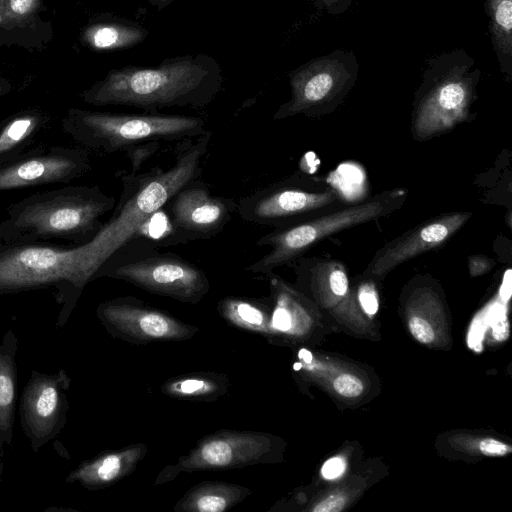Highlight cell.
Wrapping results in <instances>:
<instances>
[{
    "label": "cell",
    "instance_id": "cell-1",
    "mask_svg": "<svg viewBox=\"0 0 512 512\" xmlns=\"http://www.w3.org/2000/svg\"><path fill=\"white\" fill-rule=\"evenodd\" d=\"M116 198L98 186H62L31 194L12 204L0 222L1 244L82 245L92 240L114 209Z\"/></svg>",
    "mask_w": 512,
    "mask_h": 512
},
{
    "label": "cell",
    "instance_id": "cell-2",
    "mask_svg": "<svg viewBox=\"0 0 512 512\" xmlns=\"http://www.w3.org/2000/svg\"><path fill=\"white\" fill-rule=\"evenodd\" d=\"M221 77L193 57H182L157 68L128 67L110 72L83 94L96 106L124 105L147 112L180 106L200 108L219 92Z\"/></svg>",
    "mask_w": 512,
    "mask_h": 512
},
{
    "label": "cell",
    "instance_id": "cell-3",
    "mask_svg": "<svg viewBox=\"0 0 512 512\" xmlns=\"http://www.w3.org/2000/svg\"><path fill=\"white\" fill-rule=\"evenodd\" d=\"M63 129L84 147L105 153L126 151L149 141L193 139L204 134L206 122L191 115L156 112L104 113L71 109Z\"/></svg>",
    "mask_w": 512,
    "mask_h": 512
},
{
    "label": "cell",
    "instance_id": "cell-4",
    "mask_svg": "<svg viewBox=\"0 0 512 512\" xmlns=\"http://www.w3.org/2000/svg\"><path fill=\"white\" fill-rule=\"evenodd\" d=\"M406 198L405 190H387L364 202L327 213L322 212L294 224L275 228L256 241V246H269L270 251L249 264L245 270L266 275L281 266L293 264L324 238L387 216L399 209Z\"/></svg>",
    "mask_w": 512,
    "mask_h": 512
},
{
    "label": "cell",
    "instance_id": "cell-5",
    "mask_svg": "<svg viewBox=\"0 0 512 512\" xmlns=\"http://www.w3.org/2000/svg\"><path fill=\"white\" fill-rule=\"evenodd\" d=\"M126 281L149 293L197 304L209 292L206 273L172 252H160L150 242L133 239L116 251L98 270L95 279Z\"/></svg>",
    "mask_w": 512,
    "mask_h": 512
},
{
    "label": "cell",
    "instance_id": "cell-6",
    "mask_svg": "<svg viewBox=\"0 0 512 512\" xmlns=\"http://www.w3.org/2000/svg\"><path fill=\"white\" fill-rule=\"evenodd\" d=\"M280 440L262 431L222 429L199 439L186 454L174 464L164 467L154 484L173 481L180 473L244 468L277 462Z\"/></svg>",
    "mask_w": 512,
    "mask_h": 512
},
{
    "label": "cell",
    "instance_id": "cell-7",
    "mask_svg": "<svg viewBox=\"0 0 512 512\" xmlns=\"http://www.w3.org/2000/svg\"><path fill=\"white\" fill-rule=\"evenodd\" d=\"M339 201L334 188L319 189L308 180L289 178L240 198L236 212L246 222L275 229L320 214Z\"/></svg>",
    "mask_w": 512,
    "mask_h": 512
},
{
    "label": "cell",
    "instance_id": "cell-8",
    "mask_svg": "<svg viewBox=\"0 0 512 512\" xmlns=\"http://www.w3.org/2000/svg\"><path fill=\"white\" fill-rule=\"evenodd\" d=\"M95 313L113 338L134 345L185 341L199 331L198 327L134 296L105 300L97 306Z\"/></svg>",
    "mask_w": 512,
    "mask_h": 512
},
{
    "label": "cell",
    "instance_id": "cell-9",
    "mask_svg": "<svg viewBox=\"0 0 512 512\" xmlns=\"http://www.w3.org/2000/svg\"><path fill=\"white\" fill-rule=\"evenodd\" d=\"M70 386L65 369L54 373L32 371L20 396L19 418L33 452L54 440L65 427Z\"/></svg>",
    "mask_w": 512,
    "mask_h": 512
},
{
    "label": "cell",
    "instance_id": "cell-10",
    "mask_svg": "<svg viewBox=\"0 0 512 512\" xmlns=\"http://www.w3.org/2000/svg\"><path fill=\"white\" fill-rule=\"evenodd\" d=\"M475 96V82L455 68L422 89L415 100L411 133L416 141L442 135L466 122Z\"/></svg>",
    "mask_w": 512,
    "mask_h": 512
},
{
    "label": "cell",
    "instance_id": "cell-11",
    "mask_svg": "<svg viewBox=\"0 0 512 512\" xmlns=\"http://www.w3.org/2000/svg\"><path fill=\"white\" fill-rule=\"evenodd\" d=\"M198 179L185 185L166 205L174 242L210 239L225 228L236 212L234 199L211 194Z\"/></svg>",
    "mask_w": 512,
    "mask_h": 512
},
{
    "label": "cell",
    "instance_id": "cell-12",
    "mask_svg": "<svg viewBox=\"0 0 512 512\" xmlns=\"http://www.w3.org/2000/svg\"><path fill=\"white\" fill-rule=\"evenodd\" d=\"M352 74L336 60H317L291 77V99L281 105L274 120L303 114L308 117L330 113L344 98Z\"/></svg>",
    "mask_w": 512,
    "mask_h": 512
},
{
    "label": "cell",
    "instance_id": "cell-13",
    "mask_svg": "<svg viewBox=\"0 0 512 512\" xmlns=\"http://www.w3.org/2000/svg\"><path fill=\"white\" fill-rule=\"evenodd\" d=\"M90 168L86 151L69 147L37 148L0 164V191L69 183Z\"/></svg>",
    "mask_w": 512,
    "mask_h": 512
},
{
    "label": "cell",
    "instance_id": "cell-14",
    "mask_svg": "<svg viewBox=\"0 0 512 512\" xmlns=\"http://www.w3.org/2000/svg\"><path fill=\"white\" fill-rule=\"evenodd\" d=\"M471 216L469 211L451 212L418 224L378 249L365 274L384 276L400 264L445 245Z\"/></svg>",
    "mask_w": 512,
    "mask_h": 512
},
{
    "label": "cell",
    "instance_id": "cell-15",
    "mask_svg": "<svg viewBox=\"0 0 512 512\" xmlns=\"http://www.w3.org/2000/svg\"><path fill=\"white\" fill-rule=\"evenodd\" d=\"M147 453L148 446L141 442L102 452L81 462L65 481L79 483L90 490L107 488L133 473Z\"/></svg>",
    "mask_w": 512,
    "mask_h": 512
},
{
    "label": "cell",
    "instance_id": "cell-16",
    "mask_svg": "<svg viewBox=\"0 0 512 512\" xmlns=\"http://www.w3.org/2000/svg\"><path fill=\"white\" fill-rule=\"evenodd\" d=\"M18 339L9 329L0 341V481L4 471L5 448L13 441L17 398Z\"/></svg>",
    "mask_w": 512,
    "mask_h": 512
},
{
    "label": "cell",
    "instance_id": "cell-17",
    "mask_svg": "<svg viewBox=\"0 0 512 512\" xmlns=\"http://www.w3.org/2000/svg\"><path fill=\"white\" fill-rule=\"evenodd\" d=\"M251 489L225 481H202L191 487L180 498L175 512H224L242 502L251 494Z\"/></svg>",
    "mask_w": 512,
    "mask_h": 512
},
{
    "label": "cell",
    "instance_id": "cell-18",
    "mask_svg": "<svg viewBox=\"0 0 512 512\" xmlns=\"http://www.w3.org/2000/svg\"><path fill=\"white\" fill-rule=\"evenodd\" d=\"M229 386L230 380L226 374L200 371L171 377L161 385L160 390L174 399L213 402L224 396Z\"/></svg>",
    "mask_w": 512,
    "mask_h": 512
},
{
    "label": "cell",
    "instance_id": "cell-19",
    "mask_svg": "<svg viewBox=\"0 0 512 512\" xmlns=\"http://www.w3.org/2000/svg\"><path fill=\"white\" fill-rule=\"evenodd\" d=\"M217 312L231 326L269 338L271 301L266 298L227 296L218 302Z\"/></svg>",
    "mask_w": 512,
    "mask_h": 512
},
{
    "label": "cell",
    "instance_id": "cell-20",
    "mask_svg": "<svg viewBox=\"0 0 512 512\" xmlns=\"http://www.w3.org/2000/svg\"><path fill=\"white\" fill-rule=\"evenodd\" d=\"M42 116L25 112L8 119L0 125V164L23 154L24 148L42 126Z\"/></svg>",
    "mask_w": 512,
    "mask_h": 512
},
{
    "label": "cell",
    "instance_id": "cell-21",
    "mask_svg": "<svg viewBox=\"0 0 512 512\" xmlns=\"http://www.w3.org/2000/svg\"><path fill=\"white\" fill-rule=\"evenodd\" d=\"M147 32L138 26L120 23H100L84 33L85 41L94 49L111 50L134 46Z\"/></svg>",
    "mask_w": 512,
    "mask_h": 512
},
{
    "label": "cell",
    "instance_id": "cell-22",
    "mask_svg": "<svg viewBox=\"0 0 512 512\" xmlns=\"http://www.w3.org/2000/svg\"><path fill=\"white\" fill-rule=\"evenodd\" d=\"M491 31L499 52L511 55L512 0H489Z\"/></svg>",
    "mask_w": 512,
    "mask_h": 512
},
{
    "label": "cell",
    "instance_id": "cell-23",
    "mask_svg": "<svg viewBox=\"0 0 512 512\" xmlns=\"http://www.w3.org/2000/svg\"><path fill=\"white\" fill-rule=\"evenodd\" d=\"M0 5L10 19H24L34 13L39 0H0Z\"/></svg>",
    "mask_w": 512,
    "mask_h": 512
},
{
    "label": "cell",
    "instance_id": "cell-24",
    "mask_svg": "<svg viewBox=\"0 0 512 512\" xmlns=\"http://www.w3.org/2000/svg\"><path fill=\"white\" fill-rule=\"evenodd\" d=\"M160 147V142L149 141L138 144L126 150L127 157L132 163V173L138 172L140 166L151 157Z\"/></svg>",
    "mask_w": 512,
    "mask_h": 512
},
{
    "label": "cell",
    "instance_id": "cell-25",
    "mask_svg": "<svg viewBox=\"0 0 512 512\" xmlns=\"http://www.w3.org/2000/svg\"><path fill=\"white\" fill-rule=\"evenodd\" d=\"M335 391L348 398L359 396L364 389L362 381L352 374H341L334 380Z\"/></svg>",
    "mask_w": 512,
    "mask_h": 512
},
{
    "label": "cell",
    "instance_id": "cell-26",
    "mask_svg": "<svg viewBox=\"0 0 512 512\" xmlns=\"http://www.w3.org/2000/svg\"><path fill=\"white\" fill-rule=\"evenodd\" d=\"M409 330L413 337L422 344H430L435 338L431 324L420 316L410 318Z\"/></svg>",
    "mask_w": 512,
    "mask_h": 512
},
{
    "label": "cell",
    "instance_id": "cell-27",
    "mask_svg": "<svg viewBox=\"0 0 512 512\" xmlns=\"http://www.w3.org/2000/svg\"><path fill=\"white\" fill-rule=\"evenodd\" d=\"M359 303L365 313L373 315L378 311L377 294L370 284H364L359 289Z\"/></svg>",
    "mask_w": 512,
    "mask_h": 512
},
{
    "label": "cell",
    "instance_id": "cell-28",
    "mask_svg": "<svg viewBox=\"0 0 512 512\" xmlns=\"http://www.w3.org/2000/svg\"><path fill=\"white\" fill-rule=\"evenodd\" d=\"M479 449L485 456H505L512 451V447L496 439L486 438L480 441Z\"/></svg>",
    "mask_w": 512,
    "mask_h": 512
},
{
    "label": "cell",
    "instance_id": "cell-29",
    "mask_svg": "<svg viewBox=\"0 0 512 512\" xmlns=\"http://www.w3.org/2000/svg\"><path fill=\"white\" fill-rule=\"evenodd\" d=\"M495 261L485 255H471L468 257V268L471 277H476L489 272L495 265Z\"/></svg>",
    "mask_w": 512,
    "mask_h": 512
},
{
    "label": "cell",
    "instance_id": "cell-30",
    "mask_svg": "<svg viewBox=\"0 0 512 512\" xmlns=\"http://www.w3.org/2000/svg\"><path fill=\"white\" fill-rule=\"evenodd\" d=\"M346 499L343 495L334 494L320 501L312 510L314 512H339L345 506Z\"/></svg>",
    "mask_w": 512,
    "mask_h": 512
},
{
    "label": "cell",
    "instance_id": "cell-31",
    "mask_svg": "<svg viewBox=\"0 0 512 512\" xmlns=\"http://www.w3.org/2000/svg\"><path fill=\"white\" fill-rule=\"evenodd\" d=\"M345 470V462L340 457H333L327 460L322 468L321 475L323 478L332 480L339 477Z\"/></svg>",
    "mask_w": 512,
    "mask_h": 512
},
{
    "label": "cell",
    "instance_id": "cell-32",
    "mask_svg": "<svg viewBox=\"0 0 512 512\" xmlns=\"http://www.w3.org/2000/svg\"><path fill=\"white\" fill-rule=\"evenodd\" d=\"M493 334L497 340L505 339L508 335V324L506 322L497 324L495 328H493Z\"/></svg>",
    "mask_w": 512,
    "mask_h": 512
},
{
    "label": "cell",
    "instance_id": "cell-33",
    "mask_svg": "<svg viewBox=\"0 0 512 512\" xmlns=\"http://www.w3.org/2000/svg\"><path fill=\"white\" fill-rule=\"evenodd\" d=\"M7 15L5 11L3 10L2 6L0 5V24L3 23L7 19Z\"/></svg>",
    "mask_w": 512,
    "mask_h": 512
},
{
    "label": "cell",
    "instance_id": "cell-34",
    "mask_svg": "<svg viewBox=\"0 0 512 512\" xmlns=\"http://www.w3.org/2000/svg\"><path fill=\"white\" fill-rule=\"evenodd\" d=\"M4 92V86L2 84V82H0V94H2Z\"/></svg>",
    "mask_w": 512,
    "mask_h": 512
}]
</instances>
